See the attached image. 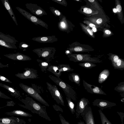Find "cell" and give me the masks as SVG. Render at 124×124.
<instances>
[{
    "label": "cell",
    "instance_id": "1",
    "mask_svg": "<svg viewBox=\"0 0 124 124\" xmlns=\"http://www.w3.org/2000/svg\"><path fill=\"white\" fill-rule=\"evenodd\" d=\"M24 101L28 109L33 113L38 115L40 116L49 121L51 120L47 115L45 106H43L33 99L27 97Z\"/></svg>",
    "mask_w": 124,
    "mask_h": 124
},
{
    "label": "cell",
    "instance_id": "2",
    "mask_svg": "<svg viewBox=\"0 0 124 124\" xmlns=\"http://www.w3.org/2000/svg\"><path fill=\"white\" fill-rule=\"evenodd\" d=\"M48 77L62 90L66 97L70 98L74 101H77V93L72 87L64 82L60 78H58L51 75H49Z\"/></svg>",
    "mask_w": 124,
    "mask_h": 124
},
{
    "label": "cell",
    "instance_id": "3",
    "mask_svg": "<svg viewBox=\"0 0 124 124\" xmlns=\"http://www.w3.org/2000/svg\"><path fill=\"white\" fill-rule=\"evenodd\" d=\"M56 51L54 47H46L35 48L32 51L36 53L39 57L42 58L46 61L49 62L54 58Z\"/></svg>",
    "mask_w": 124,
    "mask_h": 124
},
{
    "label": "cell",
    "instance_id": "4",
    "mask_svg": "<svg viewBox=\"0 0 124 124\" xmlns=\"http://www.w3.org/2000/svg\"><path fill=\"white\" fill-rule=\"evenodd\" d=\"M66 55L70 61L75 62H82L100 63L102 61L97 58L91 57L90 55H89L74 54L71 53Z\"/></svg>",
    "mask_w": 124,
    "mask_h": 124
},
{
    "label": "cell",
    "instance_id": "5",
    "mask_svg": "<svg viewBox=\"0 0 124 124\" xmlns=\"http://www.w3.org/2000/svg\"><path fill=\"white\" fill-rule=\"evenodd\" d=\"M19 85L20 87L28 95L45 105L49 106L48 103L33 88L22 83H20Z\"/></svg>",
    "mask_w": 124,
    "mask_h": 124
},
{
    "label": "cell",
    "instance_id": "6",
    "mask_svg": "<svg viewBox=\"0 0 124 124\" xmlns=\"http://www.w3.org/2000/svg\"><path fill=\"white\" fill-rule=\"evenodd\" d=\"M16 8L23 16L35 25H40L46 29H48V25L41 20L20 7H16Z\"/></svg>",
    "mask_w": 124,
    "mask_h": 124
},
{
    "label": "cell",
    "instance_id": "7",
    "mask_svg": "<svg viewBox=\"0 0 124 124\" xmlns=\"http://www.w3.org/2000/svg\"><path fill=\"white\" fill-rule=\"evenodd\" d=\"M47 88L52 98L59 104L64 106L63 97L56 85H52L48 82H46Z\"/></svg>",
    "mask_w": 124,
    "mask_h": 124
},
{
    "label": "cell",
    "instance_id": "8",
    "mask_svg": "<svg viewBox=\"0 0 124 124\" xmlns=\"http://www.w3.org/2000/svg\"><path fill=\"white\" fill-rule=\"evenodd\" d=\"M24 69L25 71L23 73L18 72L15 74V75L21 79H37L39 78L37 70L28 68H25Z\"/></svg>",
    "mask_w": 124,
    "mask_h": 124
},
{
    "label": "cell",
    "instance_id": "9",
    "mask_svg": "<svg viewBox=\"0 0 124 124\" xmlns=\"http://www.w3.org/2000/svg\"><path fill=\"white\" fill-rule=\"evenodd\" d=\"M80 116L83 117L86 124H95L93 115L90 107L86 106Z\"/></svg>",
    "mask_w": 124,
    "mask_h": 124
},
{
    "label": "cell",
    "instance_id": "10",
    "mask_svg": "<svg viewBox=\"0 0 124 124\" xmlns=\"http://www.w3.org/2000/svg\"><path fill=\"white\" fill-rule=\"evenodd\" d=\"M25 5L27 9L32 13L36 16H41L47 15L45 10L37 4L27 3Z\"/></svg>",
    "mask_w": 124,
    "mask_h": 124
},
{
    "label": "cell",
    "instance_id": "11",
    "mask_svg": "<svg viewBox=\"0 0 124 124\" xmlns=\"http://www.w3.org/2000/svg\"><path fill=\"white\" fill-rule=\"evenodd\" d=\"M83 84L85 89L88 93L91 94L106 95V93L100 88L89 84L83 80Z\"/></svg>",
    "mask_w": 124,
    "mask_h": 124
},
{
    "label": "cell",
    "instance_id": "12",
    "mask_svg": "<svg viewBox=\"0 0 124 124\" xmlns=\"http://www.w3.org/2000/svg\"><path fill=\"white\" fill-rule=\"evenodd\" d=\"M89 101L88 99L83 97L81 99L77 104L75 110L76 117L78 118L84 110L86 106H88Z\"/></svg>",
    "mask_w": 124,
    "mask_h": 124
},
{
    "label": "cell",
    "instance_id": "13",
    "mask_svg": "<svg viewBox=\"0 0 124 124\" xmlns=\"http://www.w3.org/2000/svg\"><path fill=\"white\" fill-rule=\"evenodd\" d=\"M93 106L99 107L101 110L104 109L111 107L116 105L115 103L112 102L105 100L96 99L92 102Z\"/></svg>",
    "mask_w": 124,
    "mask_h": 124
},
{
    "label": "cell",
    "instance_id": "14",
    "mask_svg": "<svg viewBox=\"0 0 124 124\" xmlns=\"http://www.w3.org/2000/svg\"><path fill=\"white\" fill-rule=\"evenodd\" d=\"M57 26L60 31L68 33L69 32L71 28L70 23L64 15L63 16L62 18L58 22Z\"/></svg>",
    "mask_w": 124,
    "mask_h": 124
},
{
    "label": "cell",
    "instance_id": "15",
    "mask_svg": "<svg viewBox=\"0 0 124 124\" xmlns=\"http://www.w3.org/2000/svg\"><path fill=\"white\" fill-rule=\"evenodd\" d=\"M4 56L10 59L14 60L25 61L31 60L32 59L29 56L19 52L4 54Z\"/></svg>",
    "mask_w": 124,
    "mask_h": 124
},
{
    "label": "cell",
    "instance_id": "16",
    "mask_svg": "<svg viewBox=\"0 0 124 124\" xmlns=\"http://www.w3.org/2000/svg\"><path fill=\"white\" fill-rule=\"evenodd\" d=\"M31 39L41 43H53L58 40V38L55 35L38 37H34Z\"/></svg>",
    "mask_w": 124,
    "mask_h": 124
},
{
    "label": "cell",
    "instance_id": "17",
    "mask_svg": "<svg viewBox=\"0 0 124 124\" xmlns=\"http://www.w3.org/2000/svg\"><path fill=\"white\" fill-rule=\"evenodd\" d=\"M0 86L7 90L10 95L13 96L18 97L20 96V92L14 87H11L5 84L0 83Z\"/></svg>",
    "mask_w": 124,
    "mask_h": 124
},
{
    "label": "cell",
    "instance_id": "18",
    "mask_svg": "<svg viewBox=\"0 0 124 124\" xmlns=\"http://www.w3.org/2000/svg\"><path fill=\"white\" fill-rule=\"evenodd\" d=\"M2 2L8 11L13 20L15 22L16 25H17L18 24L15 15L8 0H2Z\"/></svg>",
    "mask_w": 124,
    "mask_h": 124
},
{
    "label": "cell",
    "instance_id": "19",
    "mask_svg": "<svg viewBox=\"0 0 124 124\" xmlns=\"http://www.w3.org/2000/svg\"><path fill=\"white\" fill-rule=\"evenodd\" d=\"M47 70L53 73L58 78H59L62 75V72L60 71L57 65H51L49 66Z\"/></svg>",
    "mask_w": 124,
    "mask_h": 124
},
{
    "label": "cell",
    "instance_id": "20",
    "mask_svg": "<svg viewBox=\"0 0 124 124\" xmlns=\"http://www.w3.org/2000/svg\"><path fill=\"white\" fill-rule=\"evenodd\" d=\"M68 78L69 80L79 86L80 85V78L78 74L72 73L69 74Z\"/></svg>",
    "mask_w": 124,
    "mask_h": 124
},
{
    "label": "cell",
    "instance_id": "21",
    "mask_svg": "<svg viewBox=\"0 0 124 124\" xmlns=\"http://www.w3.org/2000/svg\"><path fill=\"white\" fill-rule=\"evenodd\" d=\"M110 74L109 70L107 69H105L101 72L98 78V82L101 83L106 80Z\"/></svg>",
    "mask_w": 124,
    "mask_h": 124
},
{
    "label": "cell",
    "instance_id": "22",
    "mask_svg": "<svg viewBox=\"0 0 124 124\" xmlns=\"http://www.w3.org/2000/svg\"><path fill=\"white\" fill-rule=\"evenodd\" d=\"M37 61L41 68V71L43 72H46L49 66L51 65L49 62L46 61H43L40 59H37Z\"/></svg>",
    "mask_w": 124,
    "mask_h": 124
},
{
    "label": "cell",
    "instance_id": "23",
    "mask_svg": "<svg viewBox=\"0 0 124 124\" xmlns=\"http://www.w3.org/2000/svg\"><path fill=\"white\" fill-rule=\"evenodd\" d=\"M112 66L115 69L123 70L124 69V60L119 58L116 63Z\"/></svg>",
    "mask_w": 124,
    "mask_h": 124
},
{
    "label": "cell",
    "instance_id": "24",
    "mask_svg": "<svg viewBox=\"0 0 124 124\" xmlns=\"http://www.w3.org/2000/svg\"><path fill=\"white\" fill-rule=\"evenodd\" d=\"M60 71L62 72H69L73 71L74 69L71 68L69 64H60L58 65Z\"/></svg>",
    "mask_w": 124,
    "mask_h": 124
},
{
    "label": "cell",
    "instance_id": "25",
    "mask_svg": "<svg viewBox=\"0 0 124 124\" xmlns=\"http://www.w3.org/2000/svg\"><path fill=\"white\" fill-rule=\"evenodd\" d=\"M49 8L50 11L54 16L59 17V21L62 18L63 15L62 13L58 9L53 7H50Z\"/></svg>",
    "mask_w": 124,
    "mask_h": 124
},
{
    "label": "cell",
    "instance_id": "26",
    "mask_svg": "<svg viewBox=\"0 0 124 124\" xmlns=\"http://www.w3.org/2000/svg\"><path fill=\"white\" fill-rule=\"evenodd\" d=\"M102 124H112L108 120L101 109L98 110Z\"/></svg>",
    "mask_w": 124,
    "mask_h": 124
},
{
    "label": "cell",
    "instance_id": "27",
    "mask_svg": "<svg viewBox=\"0 0 124 124\" xmlns=\"http://www.w3.org/2000/svg\"><path fill=\"white\" fill-rule=\"evenodd\" d=\"M66 99L67 101L68 106L69 109L72 114H74L75 112L74 103L72 101L71 99L70 98L66 97Z\"/></svg>",
    "mask_w": 124,
    "mask_h": 124
},
{
    "label": "cell",
    "instance_id": "28",
    "mask_svg": "<svg viewBox=\"0 0 124 124\" xmlns=\"http://www.w3.org/2000/svg\"><path fill=\"white\" fill-rule=\"evenodd\" d=\"M78 64L81 67L87 69H91L96 66V65L94 63L88 62L80 63Z\"/></svg>",
    "mask_w": 124,
    "mask_h": 124
},
{
    "label": "cell",
    "instance_id": "29",
    "mask_svg": "<svg viewBox=\"0 0 124 124\" xmlns=\"http://www.w3.org/2000/svg\"><path fill=\"white\" fill-rule=\"evenodd\" d=\"M114 90L119 92L124 93V82H121L118 84V85L115 88Z\"/></svg>",
    "mask_w": 124,
    "mask_h": 124
},
{
    "label": "cell",
    "instance_id": "30",
    "mask_svg": "<svg viewBox=\"0 0 124 124\" xmlns=\"http://www.w3.org/2000/svg\"><path fill=\"white\" fill-rule=\"evenodd\" d=\"M119 57L117 55L112 54L109 56V59L111 61L112 65L115 64L118 60Z\"/></svg>",
    "mask_w": 124,
    "mask_h": 124
},
{
    "label": "cell",
    "instance_id": "31",
    "mask_svg": "<svg viewBox=\"0 0 124 124\" xmlns=\"http://www.w3.org/2000/svg\"><path fill=\"white\" fill-rule=\"evenodd\" d=\"M0 45L4 46L8 48H13L14 47L11 46L9 43L6 42L0 39Z\"/></svg>",
    "mask_w": 124,
    "mask_h": 124
},
{
    "label": "cell",
    "instance_id": "32",
    "mask_svg": "<svg viewBox=\"0 0 124 124\" xmlns=\"http://www.w3.org/2000/svg\"><path fill=\"white\" fill-rule=\"evenodd\" d=\"M52 1L56 2L66 7L67 3L65 0H51Z\"/></svg>",
    "mask_w": 124,
    "mask_h": 124
},
{
    "label": "cell",
    "instance_id": "33",
    "mask_svg": "<svg viewBox=\"0 0 124 124\" xmlns=\"http://www.w3.org/2000/svg\"><path fill=\"white\" fill-rule=\"evenodd\" d=\"M59 115L62 124H70L66 120L61 114H59Z\"/></svg>",
    "mask_w": 124,
    "mask_h": 124
},
{
    "label": "cell",
    "instance_id": "34",
    "mask_svg": "<svg viewBox=\"0 0 124 124\" xmlns=\"http://www.w3.org/2000/svg\"><path fill=\"white\" fill-rule=\"evenodd\" d=\"M0 80L10 83H12V82L8 78L0 75Z\"/></svg>",
    "mask_w": 124,
    "mask_h": 124
},
{
    "label": "cell",
    "instance_id": "35",
    "mask_svg": "<svg viewBox=\"0 0 124 124\" xmlns=\"http://www.w3.org/2000/svg\"><path fill=\"white\" fill-rule=\"evenodd\" d=\"M117 113L120 116L121 120V124H124L123 119L124 117V113L121 112H117Z\"/></svg>",
    "mask_w": 124,
    "mask_h": 124
},
{
    "label": "cell",
    "instance_id": "36",
    "mask_svg": "<svg viewBox=\"0 0 124 124\" xmlns=\"http://www.w3.org/2000/svg\"><path fill=\"white\" fill-rule=\"evenodd\" d=\"M83 11L85 13L87 14H90L92 12V10L91 9L87 8H84Z\"/></svg>",
    "mask_w": 124,
    "mask_h": 124
},
{
    "label": "cell",
    "instance_id": "37",
    "mask_svg": "<svg viewBox=\"0 0 124 124\" xmlns=\"http://www.w3.org/2000/svg\"><path fill=\"white\" fill-rule=\"evenodd\" d=\"M10 120L8 118H3L2 120V122L4 124H9L10 123Z\"/></svg>",
    "mask_w": 124,
    "mask_h": 124
},
{
    "label": "cell",
    "instance_id": "38",
    "mask_svg": "<svg viewBox=\"0 0 124 124\" xmlns=\"http://www.w3.org/2000/svg\"><path fill=\"white\" fill-rule=\"evenodd\" d=\"M30 45L26 43H23L22 44L21 47L24 48H27L29 47Z\"/></svg>",
    "mask_w": 124,
    "mask_h": 124
},
{
    "label": "cell",
    "instance_id": "39",
    "mask_svg": "<svg viewBox=\"0 0 124 124\" xmlns=\"http://www.w3.org/2000/svg\"><path fill=\"white\" fill-rule=\"evenodd\" d=\"M116 9L117 12H120L122 10V8L120 5H118L116 7Z\"/></svg>",
    "mask_w": 124,
    "mask_h": 124
},
{
    "label": "cell",
    "instance_id": "40",
    "mask_svg": "<svg viewBox=\"0 0 124 124\" xmlns=\"http://www.w3.org/2000/svg\"><path fill=\"white\" fill-rule=\"evenodd\" d=\"M0 97L6 98H9V97L6 96L0 91Z\"/></svg>",
    "mask_w": 124,
    "mask_h": 124
},
{
    "label": "cell",
    "instance_id": "41",
    "mask_svg": "<svg viewBox=\"0 0 124 124\" xmlns=\"http://www.w3.org/2000/svg\"><path fill=\"white\" fill-rule=\"evenodd\" d=\"M8 67V64H7L6 65H3L0 62V68Z\"/></svg>",
    "mask_w": 124,
    "mask_h": 124
},
{
    "label": "cell",
    "instance_id": "42",
    "mask_svg": "<svg viewBox=\"0 0 124 124\" xmlns=\"http://www.w3.org/2000/svg\"><path fill=\"white\" fill-rule=\"evenodd\" d=\"M87 30L88 32L89 33V34L91 35H92L93 34V31L92 30L90 29L87 28Z\"/></svg>",
    "mask_w": 124,
    "mask_h": 124
},
{
    "label": "cell",
    "instance_id": "43",
    "mask_svg": "<svg viewBox=\"0 0 124 124\" xmlns=\"http://www.w3.org/2000/svg\"><path fill=\"white\" fill-rule=\"evenodd\" d=\"M96 22L98 24H100L102 22V20L101 18H99L96 20Z\"/></svg>",
    "mask_w": 124,
    "mask_h": 124
},
{
    "label": "cell",
    "instance_id": "44",
    "mask_svg": "<svg viewBox=\"0 0 124 124\" xmlns=\"http://www.w3.org/2000/svg\"><path fill=\"white\" fill-rule=\"evenodd\" d=\"M89 25L91 27L93 28L95 27V25L94 24L91 23H89Z\"/></svg>",
    "mask_w": 124,
    "mask_h": 124
},
{
    "label": "cell",
    "instance_id": "45",
    "mask_svg": "<svg viewBox=\"0 0 124 124\" xmlns=\"http://www.w3.org/2000/svg\"><path fill=\"white\" fill-rule=\"evenodd\" d=\"M105 33L107 34H110L111 33V32L110 31L108 30H106L105 31Z\"/></svg>",
    "mask_w": 124,
    "mask_h": 124
},
{
    "label": "cell",
    "instance_id": "46",
    "mask_svg": "<svg viewBox=\"0 0 124 124\" xmlns=\"http://www.w3.org/2000/svg\"><path fill=\"white\" fill-rule=\"evenodd\" d=\"M78 124H85L84 122L80 120V121L78 122Z\"/></svg>",
    "mask_w": 124,
    "mask_h": 124
},
{
    "label": "cell",
    "instance_id": "47",
    "mask_svg": "<svg viewBox=\"0 0 124 124\" xmlns=\"http://www.w3.org/2000/svg\"><path fill=\"white\" fill-rule=\"evenodd\" d=\"M92 30L93 31L95 32H96L97 31L95 27L93 28Z\"/></svg>",
    "mask_w": 124,
    "mask_h": 124
},
{
    "label": "cell",
    "instance_id": "48",
    "mask_svg": "<svg viewBox=\"0 0 124 124\" xmlns=\"http://www.w3.org/2000/svg\"><path fill=\"white\" fill-rule=\"evenodd\" d=\"M113 12L115 13H116L117 12V11L116 9V8H114L113 9Z\"/></svg>",
    "mask_w": 124,
    "mask_h": 124
},
{
    "label": "cell",
    "instance_id": "49",
    "mask_svg": "<svg viewBox=\"0 0 124 124\" xmlns=\"http://www.w3.org/2000/svg\"><path fill=\"white\" fill-rule=\"evenodd\" d=\"M88 1H90V2H93L94 1V0H89Z\"/></svg>",
    "mask_w": 124,
    "mask_h": 124
},
{
    "label": "cell",
    "instance_id": "50",
    "mask_svg": "<svg viewBox=\"0 0 124 124\" xmlns=\"http://www.w3.org/2000/svg\"><path fill=\"white\" fill-rule=\"evenodd\" d=\"M1 59L0 58V59Z\"/></svg>",
    "mask_w": 124,
    "mask_h": 124
}]
</instances>
